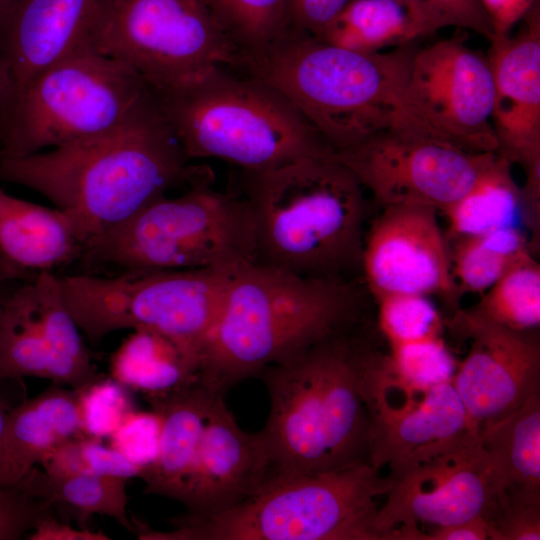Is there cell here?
<instances>
[{"label": "cell", "instance_id": "cell-1", "mask_svg": "<svg viewBox=\"0 0 540 540\" xmlns=\"http://www.w3.org/2000/svg\"><path fill=\"white\" fill-rule=\"evenodd\" d=\"M189 160L152 91L108 131L46 151L0 156V181L45 196L85 244L207 174Z\"/></svg>", "mask_w": 540, "mask_h": 540}, {"label": "cell", "instance_id": "cell-2", "mask_svg": "<svg viewBox=\"0 0 540 540\" xmlns=\"http://www.w3.org/2000/svg\"><path fill=\"white\" fill-rule=\"evenodd\" d=\"M359 307V293L348 279L305 277L243 263L202 348L197 382L223 394L269 366L346 334Z\"/></svg>", "mask_w": 540, "mask_h": 540}, {"label": "cell", "instance_id": "cell-3", "mask_svg": "<svg viewBox=\"0 0 540 540\" xmlns=\"http://www.w3.org/2000/svg\"><path fill=\"white\" fill-rule=\"evenodd\" d=\"M366 351L346 333L259 374L269 396L260 431L269 455L267 480L370 463Z\"/></svg>", "mask_w": 540, "mask_h": 540}, {"label": "cell", "instance_id": "cell-4", "mask_svg": "<svg viewBox=\"0 0 540 540\" xmlns=\"http://www.w3.org/2000/svg\"><path fill=\"white\" fill-rule=\"evenodd\" d=\"M255 232V262L300 276L344 278L361 268L367 201L333 154L241 170Z\"/></svg>", "mask_w": 540, "mask_h": 540}, {"label": "cell", "instance_id": "cell-5", "mask_svg": "<svg viewBox=\"0 0 540 540\" xmlns=\"http://www.w3.org/2000/svg\"><path fill=\"white\" fill-rule=\"evenodd\" d=\"M417 50L357 52L296 29L245 69L284 94L337 153L399 124Z\"/></svg>", "mask_w": 540, "mask_h": 540}, {"label": "cell", "instance_id": "cell-6", "mask_svg": "<svg viewBox=\"0 0 540 540\" xmlns=\"http://www.w3.org/2000/svg\"><path fill=\"white\" fill-rule=\"evenodd\" d=\"M154 94L189 159L259 171L334 153L284 94L242 68L219 67L190 85Z\"/></svg>", "mask_w": 540, "mask_h": 540}, {"label": "cell", "instance_id": "cell-7", "mask_svg": "<svg viewBox=\"0 0 540 540\" xmlns=\"http://www.w3.org/2000/svg\"><path fill=\"white\" fill-rule=\"evenodd\" d=\"M391 487L370 463L267 480L253 495L208 516L183 514L172 529L137 520L140 540H380L376 499Z\"/></svg>", "mask_w": 540, "mask_h": 540}, {"label": "cell", "instance_id": "cell-8", "mask_svg": "<svg viewBox=\"0 0 540 540\" xmlns=\"http://www.w3.org/2000/svg\"><path fill=\"white\" fill-rule=\"evenodd\" d=\"M78 262L87 268L110 266L122 271L255 262L252 214L240 194L214 190L206 174L182 195L163 196L88 240Z\"/></svg>", "mask_w": 540, "mask_h": 540}, {"label": "cell", "instance_id": "cell-9", "mask_svg": "<svg viewBox=\"0 0 540 540\" xmlns=\"http://www.w3.org/2000/svg\"><path fill=\"white\" fill-rule=\"evenodd\" d=\"M238 266L59 276L68 308L91 343L114 331L143 327L172 338L200 363Z\"/></svg>", "mask_w": 540, "mask_h": 540}, {"label": "cell", "instance_id": "cell-10", "mask_svg": "<svg viewBox=\"0 0 540 540\" xmlns=\"http://www.w3.org/2000/svg\"><path fill=\"white\" fill-rule=\"evenodd\" d=\"M151 92L128 65L85 47L14 95L0 118V156L27 155L108 131Z\"/></svg>", "mask_w": 540, "mask_h": 540}, {"label": "cell", "instance_id": "cell-11", "mask_svg": "<svg viewBox=\"0 0 540 540\" xmlns=\"http://www.w3.org/2000/svg\"><path fill=\"white\" fill-rule=\"evenodd\" d=\"M94 47L128 65L155 93L246 62L208 0H110Z\"/></svg>", "mask_w": 540, "mask_h": 540}, {"label": "cell", "instance_id": "cell-12", "mask_svg": "<svg viewBox=\"0 0 540 540\" xmlns=\"http://www.w3.org/2000/svg\"><path fill=\"white\" fill-rule=\"evenodd\" d=\"M493 78L486 55L458 32L414 55L399 124L473 153L495 152Z\"/></svg>", "mask_w": 540, "mask_h": 540}, {"label": "cell", "instance_id": "cell-13", "mask_svg": "<svg viewBox=\"0 0 540 540\" xmlns=\"http://www.w3.org/2000/svg\"><path fill=\"white\" fill-rule=\"evenodd\" d=\"M391 487L379 507L380 540H413L416 533L492 515L497 493L478 435L388 474Z\"/></svg>", "mask_w": 540, "mask_h": 540}, {"label": "cell", "instance_id": "cell-14", "mask_svg": "<svg viewBox=\"0 0 540 540\" xmlns=\"http://www.w3.org/2000/svg\"><path fill=\"white\" fill-rule=\"evenodd\" d=\"M491 153H473L404 124L334 153L381 206L421 205L443 213L472 185Z\"/></svg>", "mask_w": 540, "mask_h": 540}, {"label": "cell", "instance_id": "cell-15", "mask_svg": "<svg viewBox=\"0 0 540 540\" xmlns=\"http://www.w3.org/2000/svg\"><path fill=\"white\" fill-rule=\"evenodd\" d=\"M49 379L79 390L100 376L64 298L60 276L38 273L0 313V379Z\"/></svg>", "mask_w": 540, "mask_h": 540}, {"label": "cell", "instance_id": "cell-16", "mask_svg": "<svg viewBox=\"0 0 540 540\" xmlns=\"http://www.w3.org/2000/svg\"><path fill=\"white\" fill-rule=\"evenodd\" d=\"M363 394L370 419L369 460L379 470L413 463L473 433L452 382L411 389L391 373L386 354L368 351Z\"/></svg>", "mask_w": 540, "mask_h": 540}, {"label": "cell", "instance_id": "cell-17", "mask_svg": "<svg viewBox=\"0 0 540 540\" xmlns=\"http://www.w3.org/2000/svg\"><path fill=\"white\" fill-rule=\"evenodd\" d=\"M450 327L469 341L452 385L478 435L539 393V337L536 330H513L466 309L456 311Z\"/></svg>", "mask_w": 540, "mask_h": 540}, {"label": "cell", "instance_id": "cell-18", "mask_svg": "<svg viewBox=\"0 0 540 540\" xmlns=\"http://www.w3.org/2000/svg\"><path fill=\"white\" fill-rule=\"evenodd\" d=\"M438 211L389 205L365 232L361 268L375 300L387 295H440L454 302L449 244Z\"/></svg>", "mask_w": 540, "mask_h": 540}, {"label": "cell", "instance_id": "cell-19", "mask_svg": "<svg viewBox=\"0 0 540 540\" xmlns=\"http://www.w3.org/2000/svg\"><path fill=\"white\" fill-rule=\"evenodd\" d=\"M268 474L269 455L261 432L244 431L217 394L178 502L188 515L208 516L253 495Z\"/></svg>", "mask_w": 540, "mask_h": 540}, {"label": "cell", "instance_id": "cell-20", "mask_svg": "<svg viewBox=\"0 0 540 540\" xmlns=\"http://www.w3.org/2000/svg\"><path fill=\"white\" fill-rule=\"evenodd\" d=\"M486 55L493 78L491 123L496 153L526 170L540 164V7L515 35L493 38Z\"/></svg>", "mask_w": 540, "mask_h": 540}, {"label": "cell", "instance_id": "cell-21", "mask_svg": "<svg viewBox=\"0 0 540 540\" xmlns=\"http://www.w3.org/2000/svg\"><path fill=\"white\" fill-rule=\"evenodd\" d=\"M110 0H21L0 26V51L18 93L77 51L94 46Z\"/></svg>", "mask_w": 540, "mask_h": 540}, {"label": "cell", "instance_id": "cell-22", "mask_svg": "<svg viewBox=\"0 0 540 540\" xmlns=\"http://www.w3.org/2000/svg\"><path fill=\"white\" fill-rule=\"evenodd\" d=\"M84 435L78 390L53 383L9 413L3 442L1 486H16L53 449Z\"/></svg>", "mask_w": 540, "mask_h": 540}, {"label": "cell", "instance_id": "cell-23", "mask_svg": "<svg viewBox=\"0 0 540 540\" xmlns=\"http://www.w3.org/2000/svg\"><path fill=\"white\" fill-rule=\"evenodd\" d=\"M217 392L197 381L170 391L147 395L160 419L158 451L140 478L144 493L178 501Z\"/></svg>", "mask_w": 540, "mask_h": 540}, {"label": "cell", "instance_id": "cell-24", "mask_svg": "<svg viewBox=\"0 0 540 540\" xmlns=\"http://www.w3.org/2000/svg\"><path fill=\"white\" fill-rule=\"evenodd\" d=\"M84 246L64 212L0 189V256L9 265L31 274L54 272L78 262Z\"/></svg>", "mask_w": 540, "mask_h": 540}, {"label": "cell", "instance_id": "cell-25", "mask_svg": "<svg viewBox=\"0 0 540 540\" xmlns=\"http://www.w3.org/2000/svg\"><path fill=\"white\" fill-rule=\"evenodd\" d=\"M478 437L494 476L496 507L540 505V394Z\"/></svg>", "mask_w": 540, "mask_h": 540}, {"label": "cell", "instance_id": "cell-26", "mask_svg": "<svg viewBox=\"0 0 540 540\" xmlns=\"http://www.w3.org/2000/svg\"><path fill=\"white\" fill-rule=\"evenodd\" d=\"M449 26L441 15L404 0H349L316 38L375 53L414 44Z\"/></svg>", "mask_w": 540, "mask_h": 540}, {"label": "cell", "instance_id": "cell-27", "mask_svg": "<svg viewBox=\"0 0 540 540\" xmlns=\"http://www.w3.org/2000/svg\"><path fill=\"white\" fill-rule=\"evenodd\" d=\"M199 360L172 338L135 328L110 359L111 378L123 387L159 394L197 380Z\"/></svg>", "mask_w": 540, "mask_h": 540}, {"label": "cell", "instance_id": "cell-28", "mask_svg": "<svg viewBox=\"0 0 540 540\" xmlns=\"http://www.w3.org/2000/svg\"><path fill=\"white\" fill-rule=\"evenodd\" d=\"M512 164L491 153L467 191L442 214L447 242L481 235L523 221L521 186Z\"/></svg>", "mask_w": 540, "mask_h": 540}, {"label": "cell", "instance_id": "cell-29", "mask_svg": "<svg viewBox=\"0 0 540 540\" xmlns=\"http://www.w3.org/2000/svg\"><path fill=\"white\" fill-rule=\"evenodd\" d=\"M127 482V478L118 476H55L36 465L16 486L54 508L60 504L69 507L76 512L80 527L85 528L89 517L98 514L113 518L133 532L127 513Z\"/></svg>", "mask_w": 540, "mask_h": 540}, {"label": "cell", "instance_id": "cell-30", "mask_svg": "<svg viewBox=\"0 0 540 540\" xmlns=\"http://www.w3.org/2000/svg\"><path fill=\"white\" fill-rule=\"evenodd\" d=\"M451 272L458 293L482 294L534 249L518 226L448 242Z\"/></svg>", "mask_w": 540, "mask_h": 540}, {"label": "cell", "instance_id": "cell-31", "mask_svg": "<svg viewBox=\"0 0 540 540\" xmlns=\"http://www.w3.org/2000/svg\"><path fill=\"white\" fill-rule=\"evenodd\" d=\"M208 2L247 62L261 57L296 30L291 0Z\"/></svg>", "mask_w": 540, "mask_h": 540}, {"label": "cell", "instance_id": "cell-32", "mask_svg": "<svg viewBox=\"0 0 540 540\" xmlns=\"http://www.w3.org/2000/svg\"><path fill=\"white\" fill-rule=\"evenodd\" d=\"M495 324L532 331L540 324V265L533 254L515 263L500 279L466 309Z\"/></svg>", "mask_w": 540, "mask_h": 540}, {"label": "cell", "instance_id": "cell-33", "mask_svg": "<svg viewBox=\"0 0 540 540\" xmlns=\"http://www.w3.org/2000/svg\"><path fill=\"white\" fill-rule=\"evenodd\" d=\"M50 475H99L140 478L143 468L115 448L104 446L100 438L78 435L53 449L41 461Z\"/></svg>", "mask_w": 540, "mask_h": 540}, {"label": "cell", "instance_id": "cell-34", "mask_svg": "<svg viewBox=\"0 0 540 540\" xmlns=\"http://www.w3.org/2000/svg\"><path fill=\"white\" fill-rule=\"evenodd\" d=\"M386 361L395 378L415 390L452 382L459 365L441 336L391 346Z\"/></svg>", "mask_w": 540, "mask_h": 540}, {"label": "cell", "instance_id": "cell-35", "mask_svg": "<svg viewBox=\"0 0 540 540\" xmlns=\"http://www.w3.org/2000/svg\"><path fill=\"white\" fill-rule=\"evenodd\" d=\"M376 301L379 326L390 347L441 336L443 321L428 296L396 294Z\"/></svg>", "mask_w": 540, "mask_h": 540}, {"label": "cell", "instance_id": "cell-36", "mask_svg": "<svg viewBox=\"0 0 540 540\" xmlns=\"http://www.w3.org/2000/svg\"><path fill=\"white\" fill-rule=\"evenodd\" d=\"M123 388L112 378L100 377L78 390L84 435L111 436L125 415L132 411Z\"/></svg>", "mask_w": 540, "mask_h": 540}, {"label": "cell", "instance_id": "cell-37", "mask_svg": "<svg viewBox=\"0 0 540 540\" xmlns=\"http://www.w3.org/2000/svg\"><path fill=\"white\" fill-rule=\"evenodd\" d=\"M159 434L160 419L154 411L132 410L111 434L112 447L144 470L156 457Z\"/></svg>", "mask_w": 540, "mask_h": 540}, {"label": "cell", "instance_id": "cell-38", "mask_svg": "<svg viewBox=\"0 0 540 540\" xmlns=\"http://www.w3.org/2000/svg\"><path fill=\"white\" fill-rule=\"evenodd\" d=\"M54 513L49 502L18 486H0V540L21 539L36 523Z\"/></svg>", "mask_w": 540, "mask_h": 540}, {"label": "cell", "instance_id": "cell-39", "mask_svg": "<svg viewBox=\"0 0 540 540\" xmlns=\"http://www.w3.org/2000/svg\"><path fill=\"white\" fill-rule=\"evenodd\" d=\"M488 523L491 540H539L540 505L497 506Z\"/></svg>", "mask_w": 540, "mask_h": 540}, {"label": "cell", "instance_id": "cell-40", "mask_svg": "<svg viewBox=\"0 0 540 540\" xmlns=\"http://www.w3.org/2000/svg\"><path fill=\"white\" fill-rule=\"evenodd\" d=\"M441 15L450 26L493 38L489 20L479 0H404Z\"/></svg>", "mask_w": 540, "mask_h": 540}, {"label": "cell", "instance_id": "cell-41", "mask_svg": "<svg viewBox=\"0 0 540 540\" xmlns=\"http://www.w3.org/2000/svg\"><path fill=\"white\" fill-rule=\"evenodd\" d=\"M349 0H291L294 26L315 37L329 25Z\"/></svg>", "mask_w": 540, "mask_h": 540}, {"label": "cell", "instance_id": "cell-42", "mask_svg": "<svg viewBox=\"0 0 540 540\" xmlns=\"http://www.w3.org/2000/svg\"><path fill=\"white\" fill-rule=\"evenodd\" d=\"M479 2L489 20L493 38L511 34L512 28L539 4V0H479Z\"/></svg>", "mask_w": 540, "mask_h": 540}, {"label": "cell", "instance_id": "cell-43", "mask_svg": "<svg viewBox=\"0 0 540 540\" xmlns=\"http://www.w3.org/2000/svg\"><path fill=\"white\" fill-rule=\"evenodd\" d=\"M492 531L483 517L452 525L430 528L414 535L413 540H491Z\"/></svg>", "mask_w": 540, "mask_h": 540}, {"label": "cell", "instance_id": "cell-44", "mask_svg": "<svg viewBox=\"0 0 540 540\" xmlns=\"http://www.w3.org/2000/svg\"><path fill=\"white\" fill-rule=\"evenodd\" d=\"M29 540H109L103 531H91L87 527L74 528L55 518L54 513L41 518L27 537Z\"/></svg>", "mask_w": 540, "mask_h": 540}, {"label": "cell", "instance_id": "cell-45", "mask_svg": "<svg viewBox=\"0 0 540 540\" xmlns=\"http://www.w3.org/2000/svg\"><path fill=\"white\" fill-rule=\"evenodd\" d=\"M36 275L15 269L0 256V313L9 296L21 284L34 278Z\"/></svg>", "mask_w": 540, "mask_h": 540}, {"label": "cell", "instance_id": "cell-46", "mask_svg": "<svg viewBox=\"0 0 540 540\" xmlns=\"http://www.w3.org/2000/svg\"><path fill=\"white\" fill-rule=\"evenodd\" d=\"M15 93L13 77L9 63L0 51V118L9 107Z\"/></svg>", "mask_w": 540, "mask_h": 540}, {"label": "cell", "instance_id": "cell-47", "mask_svg": "<svg viewBox=\"0 0 540 540\" xmlns=\"http://www.w3.org/2000/svg\"><path fill=\"white\" fill-rule=\"evenodd\" d=\"M8 380L9 379H0V482L2 472L3 442L8 416L11 410L20 403L12 402L9 397L4 393L2 386Z\"/></svg>", "mask_w": 540, "mask_h": 540}, {"label": "cell", "instance_id": "cell-48", "mask_svg": "<svg viewBox=\"0 0 540 540\" xmlns=\"http://www.w3.org/2000/svg\"><path fill=\"white\" fill-rule=\"evenodd\" d=\"M21 0H0V26Z\"/></svg>", "mask_w": 540, "mask_h": 540}]
</instances>
